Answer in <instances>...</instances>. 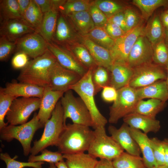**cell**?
<instances>
[{
  "label": "cell",
  "instance_id": "obj_40",
  "mask_svg": "<svg viewBox=\"0 0 168 168\" xmlns=\"http://www.w3.org/2000/svg\"><path fill=\"white\" fill-rule=\"evenodd\" d=\"M153 61L155 63L166 68L168 63V47L164 40L153 46Z\"/></svg>",
  "mask_w": 168,
  "mask_h": 168
},
{
  "label": "cell",
  "instance_id": "obj_58",
  "mask_svg": "<svg viewBox=\"0 0 168 168\" xmlns=\"http://www.w3.org/2000/svg\"><path fill=\"white\" fill-rule=\"evenodd\" d=\"M165 35L164 41V42L168 47V29H165Z\"/></svg>",
  "mask_w": 168,
  "mask_h": 168
},
{
  "label": "cell",
  "instance_id": "obj_54",
  "mask_svg": "<svg viewBox=\"0 0 168 168\" xmlns=\"http://www.w3.org/2000/svg\"><path fill=\"white\" fill-rule=\"evenodd\" d=\"M20 12L22 18L24 14L28 7L30 2V0H17Z\"/></svg>",
  "mask_w": 168,
  "mask_h": 168
},
{
  "label": "cell",
  "instance_id": "obj_10",
  "mask_svg": "<svg viewBox=\"0 0 168 168\" xmlns=\"http://www.w3.org/2000/svg\"><path fill=\"white\" fill-rule=\"evenodd\" d=\"M133 73L128 86L135 89L145 87L160 80H166V68L152 63L133 68Z\"/></svg>",
  "mask_w": 168,
  "mask_h": 168
},
{
  "label": "cell",
  "instance_id": "obj_5",
  "mask_svg": "<svg viewBox=\"0 0 168 168\" xmlns=\"http://www.w3.org/2000/svg\"><path fill=\"white\" fill-rule=\"evenodd\" d=\"M43 127L37 114L35 113L32 119L24 124L19 125L9 124L0 129V139L7 142L17 139L22 146L24 155L27 156L30 153L31 143L35 133Z\"/></svg>",
  "mask_w": 168,
  "mask_h": 168
},
{
  "label": "cell",
  "instance_id": "obj_57",
  "mask_svg": "<svg viewBox=\"0 0 168 168\" xmlns=\"http://www.w3.org/2000/svg\"><path fill=\"white\" fill-rule=\"evenodd\" d=\"M54 164L56 168H68L64 160L60 161Z\"/></svg>",
  "mask_w": 168,
  "mask_h": 168
},
{
  "label": "cell",
  "instance_id": "obj_14",
  "mask_svg": "<svg viewBox=\"0 0 168 168\" xmlns=\"http://www.w3.org/2000/svg\"><path fill=\"white\" fill-rule=\"evenodd\" d=\"M153 46L144 35L139 36L129 53L127 63L131 68L152 63Z\"/></svg>",
  "mask_w": 168,
  "mask_h": 168
},
{
  "label": "cell",
  "instance_id": "obj_26",
  "mask_svg": "<svg viewBox=\"0 0 168 168\" xmlns=\"http://www.w3.org/2000/svg\"><path fill=\"white\" fill-rule=\"evenodd\" d=\"M144 34L153 46L164 40L165 29L160 16L155 15L150 20L144 28Z\"/></svg>",
  "mask_w": 168,
  "mask_h": 168
},
{
  "label": "cell",
  "instance_id": "obj_60",
  "mask_svg": "<svg viewBox=\"0 0 168 168\" xmlns=\"http://www.w3.org/2000/svg\"><path fill=\"white\" fill-rule=\"evenodd\" d=\"M49 168H56L54 164L49 163Z\"/></svg>",
  "mask_w": 168,
  "mask_h": 168
},
{
  "label": "cell",
  "instance_id": "obj_22",
  "mask_svg": "<svg viewBox=\"0 0 168 168\" xmlns=\"http://www.w3.org/2000/svg\"><path fill=\"white\" fill-rule=\"evenodd\" d=\"M2 88L5 93L16 98L37 97L40 99L44 89V87L16 82H8L5 87Z\"/></svg>",
  "mask_w": 168,
  "mask_h": 168
},
{
  "label": "cell",
  "instance_id": "obj_3",
  "mask_svg": "<svg viewBox=\"0 0 168 168\" xmlns=\"http://www.w3.org/2000/svg\"><path fill=\"white\" fill-rule=\"evenodd\" d=\"M92 71V69H89L77 83L70 87V90L76 93L86 105L91 117L95 129L98 127H105L108 121L100 112L95 102Z\"/></svg>",
  "mask_w": 168,
  "mask_h": 168
},
{
  "label": "cell",
  "instance_id": "obj_21",
  "mask_svg": "<svg viewBox=\"0 0 168 168\" xmlns=\"http://www.w3.org/2000/svg\"><path fill=\"white\" fill-rule=\"evenodd\" d=\"M110 72V86L117 90L128 85L133 75V68L128 63H114Z\"/></svg>",
  "mask_w": 168,
  "mask_h": 168
},
{
  "label": "cell",
  "instance_id": "obj_25",
  "mask_svg": "<svg viewBox=\"0 0 168 168\" xmlns=\"http://www.w3.org/2000/svg\"><path fill=\"white\" fill-rule=\"evenodd\" d=\"M59 8L53 7L43 14L39 33L47 42H52L58 17Z\"/></svg>",
  "mask_w": 168,
  "mask_h": 168
},
{
  "label": "cell",
  "instance_id": "obj_11",
  "mask_svg": "<svg viewBox=\"0 0 168 168\" xmlns=\"http://www.w3.org/2000/svg\"><path fill=\"white\" fill-rule=\"evenodd\" d=\"M144 27L139 24L121 37L114 40L113 46L109 49L114 62L127 63L129 53L138 38L144 35Z\"/></svg>",
  "mask_w": 168,
  "mask_h": 168
},
{
  "label": "cell",
  "instance_id": "obj_45",
  "mask_svg": "<svg viewBox=\"0 0 168 168\" xmlns=\"http://www.w3.org/2000/svg\"><path fill=\"white\" fill-rule=\"evenodd\" d=\"M16 42L11 41L4 37H0V60H6L16 49Z\"/></svg>",
  "mask_w": 168,
  "mask_h": 168
},
{
  "label": "cell",
  "instance_id": "obj_56",
  "mask_svg": "<svg viewBox=\"0 0 168 168\" xmlns=\"http://www.w3.org/2000/svg\"><path fill=\"white\" fill-rule=\"evenodd\" d=\"M162 142L164 150L165 164L168 166V138L164 139Z\"/></svg>",
  "mask_w": 168,
  "mask_h": 168
},
{
  "label": "cell",
  "instance_id": "obj_47",
  "mask_svg": "<svg viewBox=\"0 0 168 168\" xmlns=\"http://www.w3.org/2000/svg\"><path fill=\"white\" fill-rule=\"evenodd\" d=\"M124 12L127 32L133 29L139 24V17L136 13L131 9H127Z\"/></svg>",
  "mask_w": 168,
  "mask_h": 168
},
{
  "label": "cell",
  "instance_id": "obj_48",
  "mask_svg": "<svg viewBox=\"0 0 168 168\" xmlns=\"http://www.w3.org/2000/svg\"><path fill=\"white\" fill-rule=\"evenodd\" d=\"M29 56L26 53L22 52H17L13 57L11 64L15 69H22L29 62Z\"/></svg>",
  "mask_w": 168,
  "mask_h": 168
},
{
  "label": "cell",
  "instance_id": "obj_51",
  "mask_svg": "<svg viewBox=\"0 0 168 168\" xmlns=\"http://www.w3.org/2000/svg\"><path fill=\"white\" fill-rule=\"evenodd\" d=\"M108 22H111L117 25L125 32H127L124 12H121L113 15L108 19Z\"/></svg>",
  "mask_w": 168,
  "mask_h": 168
},
{
  "label": "cell",
  "instance_id": "obj_30",
  "mask_svg": "<svg viewBox=\"0 0 168 168\" xmlns=\"http://www.w3.org/2000/svg\"><path fill=\"white\" fill-rule=\"evenodd\" d=\"M114 168H147L142 157L124 152L112 161Z\"/></svg>",
  "mask_w": 168,
  "mask_h": 168
},
{
  "label": "cell",
  "instance_id": "obj_35",
  "mask_svg": "<svg viewBox=\"0 0 168 168\" xmlns=\"http://www.w3.org/2000/svg\"><path fill=\"white\" fill-rule=\"evenodd\" d=\"M106 68L99 66L92 69V79L95 95L104 87L110 86V74Z\"/></svg>",
  "mask_w": 168,
  "mask_h": 168
},
{
  "label": "cell",
  "instance_id": "obj_29",
  "mask_svg": "<svg viewBox=\"0 0 168 168\" xmlns=\"http://www.w3.org/2000/svg\"><path fill=\"white\" fill-rule=\"evenodd\" d=\"M66 16L84 34H87L95 27L89 10L71 13Z\"/></svg>",
  "mask_w": 168,
  "mask_h": 168
},
{
  "label": "cell",
  "instance_id": "obj_18",
  "mask_svg": "<svg viewBox=\"0 0 168 168\" xmlns=\"http://www.w3.org/2000/svg\"><path fill=\"white\" fill-rule=\"evenodd\" d=\"M64 93L63 91L53 90L49 86L44 87L37 114L40 121L44 127L51 117L58 100L63 96Z\"/></svg>",
  "mask_w": 168,
  "mask_h": 168
},
{
  "label": "cell",
  "instance_id": "obj_12",
  "mask_svg": "<svg viewBox=\"0 0 168 168\" xmlns=\"http://www.w3.org/2000/svg\"><path fill=\"white\" fill-rule=\"evenodd\" d=\"M81 77L78 73L62 67L57 62L50 72L49 86L53 90L65 92Z\"/></svg>",
  "mask_w": 168,
  "mask_h": 168
},
{
  "label": "cell",
  "instance_id": "obj_16",
  "mask_svg": "<svg viewBox=\"0 0 168 168\" xmlns=\"http://www.w3.org/2000/svg\"><path fill=\"white\" fill-rule=\"evenodd\" d=\"M108 130L111 136L124 150L130 154L140 156L141 151L131 134L130 127L128 124L124 123L119 128L110 125Z\"/></svg>",
  "mask_w": 168,
  "mask_h": 168
},
{
  "label": "cell",
  "instance_id": "obj_38",
  "mask_svg": "<svg viewBox=\"0 0 168 168\" xmlns=\"http://www.w3.org/2000/svg\"><path fill=\"white\" fill-rule=\"evenodd\" d=\"M74 55L79 62L88 69H94L98 65L87 49L81 45L72 49Z\"/></svg>",
  "mask_w": 168,
  "mask_h": 168
},
{
  "label": "cell",
  "instance_id": "obj_62",
  "mask_svg": "<svg viewBox=\"0 0 168 168\" xmlns=\"http://www.w3.org/2000/svg\"><path fill=\"white\" fill-rule=\"evenodd\" d=\"M166 11L168 14V9Z\"/></svg>",
  "mask_w": 168,
  "mask_h": 168
},
{
  "label": "cell",
  "instance_id": "obj_52",
  "mask_svg": "<svg viewBox=\"0 0 168 168\" xmlns=\"http://www.w3.org/2000/svg\"><path fill=\"white\" fill-rule=\"evenodd\" d=\"M41 12L44 14L52 8L51 0H34Z\"/></svg>",
  "mask_w": 168,
  "mask_h": 168
},
{
  "label": "cell",
  "instance_id": "obj_33",
  "mask_svg": "<svg viewBox=\"0 0 168 168\" xmlns=\"http://www.w3.org/2000/svg\"><path fill=\"white\" fill-rule=\"evenodd\" d=\"M72 36V32L64 15L58 16L56 27L52 41L58 43L68 42Z\"/></svg>",
  "mask_w": 168,
  "mask_h": 168
},
{
  "label": "cell",
  "instance_id": "obj_42",
  "mask_svg": "<svg viewBox=\"0 0 168 168\" xmlns=\"http://www.w3.org/2000/svg\"><path fill=\"white\" fill-rule=\"evenodd\" d=\"M16 97L5 93L0 89V129L8 125V123L4 122V118L9 110L13 101Z\"/></svg>",
  "mask_w": 168,
  "mask_h": 168
},
{
  "label": "cell",
  "instance_id": "obj_2",
  "mask_svg": "<svg viewBox=\"0 0 168 168\" xmlns=\"http://www.w3.org/2000/svg\"><path fill=\"white\" fill-rule=\"evenodd\" d=\"M57 62L55 56L48 49L43 54L29 61L21 69L17 79L20 82L41 87L49 86L50 72Z\"/></svg>",
  "mask_w": 168,
  "mask_h": 168
},
{
  "label": "cell",
  "instance_id": "obj_43",
  "mask_svg": "<svg viewBox=\"0 0 168 168\" xmlns=\"http://www.w3.org/2000/svg\"><path fill=\"white\" fill-rule=\"evenodd\" d=\"M1 160L4 161L6 165V168H23L25 167H31L34 168H42V165L44 162H23L18 161L11 157L7 153H2L0 154Z\"/></svg>",
  "mask_w": 168,
  "mask_h": 168
},
{
  "label": "cell",
  "instance_id": "obj_46",
  "mask_svg": "<svg viewBox=\"0 0 168 168\" xmlns=\"http://www.w3.org/2000/svg\"><path fill=\"white\" fill-rule=\"evenodd\" d=\"M89 12L95 27L104 28L108 19L103 13L94 4L90 6Z\"/></svg>",
  "mask_w": 168,
  "mask_h": 168
},
{
  "label": "cell",
  "instance_id": "obj_23",
  "mask_svg": "<svg viewBox=\"0 0 168 168\" xmlns=\"http://www.w3.org/2000/svg\"><path fill=\"white\" fill-rule=\"evenodd\" d=\"M83 43L97 65L109 71L114 62L109 50L98 44L89 38H85Z\"/></svg>",
  "mask_w": 168,
  "mask_h": 168
},
{
  "label": "cell",
  "instance_id": "obj_34",
  "mask_svg": "<svg viewBox=\"0 0 168 168\" xmlns=\"http://www.w3.org/2000/svg\"><path fill=\"white\" fill-rule=\"evenodd\" d=\"M132 2L139 9L143 17L146 20L157 8L168 7V0H133Z\"/></svg>",
  "mask_w": 168,
  "mask_h": 168
},
{
  "label": "cell",
  "instance_id": "obj_13",
  "mask_svg": "<svg viewBox=\"0 0 168 168\" xmlns=\"http://www.w3.org/2000/svg\"><path fill=\"white\" fill-rule=\"evenodd\" d=\"M16 42L17 52H24L33 59L41 55L48 49L47 42L36 32L26 35Z\"/></svg>",
  "mask_w": 168,
  "mask_h": 168
},
{
  "label": "cell",
  "instance_id": "obj_31",
  "mask_svg": "<svg viewBox=\"0 0 168 168\" xmlns=\"http://www.w3.org/2000/svg\"><path fill=\"white\" fill-rule=\"evenodd\" d=\"M43 14L34 0H30V4L22 19L36 32L39 33Z\"/></svg>",
  "mask_w": 168,
  "mask_h": 168
},
{
  "label": "cell",
  "instance_id": "obj_4",
  "mask_svg": "<svg viewBox=\"0 0 168 168\" xmlns=\"http://www.w3.org/2000/svg\"><path fill=\"white\" fill-rule=\"evenodd\" d=\"M63 113L60 101L58 102L47 121L40 138L33 142L30 153L36 155L40 152L49 146H56L64 126Z\"/></svg>",
  "mask_w": 168,
  "mask_h": 168
},
{
  "label": "cell",
  "instance_id": "obj_36",
  "mask_svg": "<svg viewBox=\"0 0 168 168\" xmlns=\"http://www.w3.org/2000/svg\"><path fill=\"white\" fill-rule=\"evenodd\" d=\"M87 35L89 38L94 41V42L108 50L114 43V40L109 35L104 28L95 27Z\"/></svg>",
  "mask_w": 168,
  "mask_h": 168
},
{
  "label": "cell",
  "instance_id": "obj_49",
  "mask_svg": "<svg viewBox=\"0 0 168 168\" xmlns=\"http://www.w3.org/2000/svg\"><path fill=\"white\" fill-rule=\"evenodd\" d=\"M109 35L115 40L123 35L125 33L117 25L108 22L104 28Z\"/></svg>",
  "mask_w": 168,
  "mask_h": 168
},
{
  "label": "cell",
  "instance_id": "obj_61",
  "mask_svg": "<svg viewBox=\"0 0 168 168\" xmlns=\"http://www.w3.org/2000/svg\"><path fill=\"white\" fill-rule=\"evenodd\" d=\"M157 168H168V166L164 165L162 166H159Z\"/></svg>",
  "mask_w": 168,
  "mask_h": 168
},
{
  "label": "cell",
  "instance_id": "obj_59",
  "mask_svg": "<svg viewBox=\"0 0 168 168\" xmlns=\"http://www.w3.org/2000/svg\"><path fill=\"white\" fill-rule=\"evenodd\" d=\"M166 68L167 71V77L165 81L166 82L167 89L168 90V63L166 67Z\"/></svg>",
  "mask_w": 168,
  "mask_h": 168
},
{
  "label": "cell",
  "instance_id": "obj_7",
  "mask_svg": "<svg viewBox=\"0 0 168 168\" xmlns=\"http://www.w3.org/2000/svg\"><path fill=\"white\" fill-rule=\"evenodd\" d=\"M63 113L64 122L67 119L73 123L94 128L91 114L84 103L80 97H76L72 90L65 92L60 101Z\"/></svg>",
  "mask_w": 168,
  "mask_h": 168
},
{
  "label": "cell",
  "instance_id": "obj_19",
  "mask_svg": "<svg viewBox=\"0 0 168 168\" xmlns=\"http://www.w3.org/2000/svg\"><path fill=\"white\" fill-rule=\"evenodd\" d=\"M123 120L130 127L142 130L146 134L150 132L156 133L161 128L160 121L156 118L135 113L126 115L123 118Z\"/></svg>",
  "mask_w": 168,
  "mask_h": 168
},
{
  "label": "cell",
  "instance_id": "obj_6",
  "mask_svg": "<svg viewBox=\"0 0 168 168\" xmlns=\"http://www.w3.org/2000/svg\"><path fill=\"white\" fill-rule=\"evenodd\" d=\"M94 136L87 153L96 158L112 161L124 152V149L110 136L106 134L105 127L94 129Z\"/></svg>",
  "mask_w": 168,
  "mask_h": 168
},
{
  "label": "cell",
  "instance_id": "obj_39",
  "mask_svg": "<svg viewBox=\"0 0 168 168\" xmlns=\"http://www.w3.org/2000/svg\"><path fill=\"white\" fill-rule=\"evenodd\" d=\"M63 154L59 151L53 152L45 149L41 151V154L38 156L30 155L28 162H47L55 164L64 160Z\"/></svg>",
  "mask_w": 168,
  "mask_h": 168
},
{
  "label": "cell",
  "instance_id": "obj_50",
  "mask_svg": "<svg viewBox=\"0 0 168 168\" xmlns=\"http://www.w3.org/2000/svg\"><path fill=\"white\" fill-rule=\"evenodd\" d=\"M117 96V90L110 86L104 87L102 90L101 97L105 101L110 102L115 100Z\"/></svg>",
  "mask_w": 168,
  "mask_h": 168
},
{
  "label": "cell",
  "instance_id": "obj_15",
  "mask_svg": "<svg viewBox=\"0 0 168 168\" xmlns=\"http://www.w3.org/2000/svg\"><path fill=\"white\" fill-rule=\"evenodd\" d=\"M47 45L48 49L55 56L58 62L62 67L76 72L82 77L88 70L68 50L60 47L52 42H47Z\"/></svg>",
  "mask_w": 168,
  "mask_h": 168
},
{
  "label": "cell",
  "instance_id": "obj_17",
  "mask_svg": "<svg viewBox=\"0 0 168 168\" xmlns=\"http://www.w3.org/2000/svg\"><path fill=\"white\" fill-rule=\"evenodd\" d=\"M35 32V30L23 19L0 22V36L5 37L11 41L16 42L25 35Z\"/></svg>",
  "mask_w": 168,
  "mask_h": 168
},
{
  "label": "cell",
  "instance_id": "obj_28",
  "mask_svg": "<svg viewBox=\"0 0 168 168\" xmlns=\"http://www.w3.org/2000/svg\"><path fill=\"white\" fill-rule=\"evenodd\" d=\"M68 168H95L98 160L85 152L63 154Z\"/></svg>",
  "mask_w": 168,
  "mask_h": 168
},
{
  "label": "cell",
  "instance_id": "obj_1",
  "mask_svg": "<svg viewBox=\"0 0 168 168\" xmlns=\"http://www.w3.org/2000/svg\"><path fill=\"white\" fill-rule=\"evenodd\" d=\"M94 136V131L86 126L72 123L64 126L56 146L63 154L87 151Z\"/></svg>",
  "mask_w": 168,
  "mask_h": 168
},
{
  "label": "cell",
  "instance_id": "obj_20",
  "mask_svg": "<svg viewBox=\"0 0 168 168\" xmlns=\"http://www.w3.org/2000/svg\"><path fill=\"white\" fill-rule=\"evenodd\" d=\"M131 135L135 140L142 155V159L147 168H157L158 166L153 154L147 134L141 130L130 127Z\"/></svg>",
  "mask_w": 168,
  "mask_h": 168
},
{
  "label": "cell",
  "instance_id": "obj_41",
  "mask_svg": "<svg viewBox=\"0 0 168 168\" xmlns=\"http://www.w3.org/2000/svg\"><path fill=\"white\" fill-rule=\"evenodd\" d=\"M106 16L108 19L122 12L123 7L117 2L109 0H97L94 4Z\"/></svg>",
  "mask_w": 168,
  "mask_h": 168
},
{
  "label": "cell",
  "instance_id": "obj_53",
  "mask_svg": "<svg viewBox=\"0 0 168 168\" xmlns=\"http://www.w3.org/2000/svg\"><path fill=\"white\" fill-rule=\"evenodd\" d=\"M95 168H114L112 161L105 159L98 160Z\"/></svg>",
  "mask_w": 168,
  "mask_h": 168
},
{
  "label": "cell",
  "instance_id": "obj_55",
  "mask_svg": "<svg viewBox=\"0 0 168 168\" xmlns=\"http://www.w3.org/2000/svg\"><path fill=\"white\" fill-rule=\"evenodd\" d=\"M162 24L165 29H168V14L166 11L160 16Z\"/></svg>",
  "mask_w": 168,
  "mask_h": 168
},
{
  "label": "cell",
  "instance_id": "obj_32",
  "mask_svg": "<svg viewBox=\"0 0 168 168\" xmlns=\"http://www.w3.org/2000/svg\"><path fill=\"white\" fill-rule=\"evenodd\" d=\"M17 0L0 1V22L9 20L21 19Z\"/></svg>",
  "mask_w": 168,
  "mask_h": 168
},
{
  "label": "cell",
  "instance_id": "obj_27",
  "mask_svg": "<svg viewBox=\"0 0 168 168\" xmlns=\"http://www.w3.org/2000/svg\"><path fill=\"white\" fill-rule=\"evenodd\" d=\"M166 105V102L155 99H150L147 100H140L133 112L156 118V115L164 109Z\"/></svg>",
  "mask_w": 168,
  "mask_h": 168
},
{
  "label": "cell",
  "instance_id": "obj_8",
  "mask_svg": "<svg viewBox=\"0 0 168 168\" xmlns=\"http://www.w3.org/2000/svg\"><path fill=\"white\" fill-rule=\"evenodd\" d=\"M139 100L136 89L127 86L117 90V96L110 107L109 122L116 124L121 118L134 112Z\"/></svg>",
  "mask_w": 168,
  "mask_h": 168
},
{
  "label": "cell",
  "instance_id": "obj_9",
  "mask_svg": "<svg viewBox=\"0 0 168 168\" xmlns=\"http://www.w3.org/2000/svg\"><path fill=\"white\" fill-rule=\"evenodd\" d=\"M40 103L41 99L37 97L15 99L6 116L7 122L13 125L26 123L31 114L39 109Z\"/></svg>",
  "mask_w": 168,
  "mask_h": 168
},
{
  "label": "cell",
  "instance_id": "obj_44",
  "mask_svg": "<svg viewBox=\"0 0 168 168\" xmlns=\"http://www.w3.org/2000/svg\"><path fill=\"white\" fill-rule=\"evenodd\" d=\"M154 157L158 166L165 165L164 150L162 141L157 138H150Z\"/></svg>",
  "mask_w": 168,
  "mask_h": 168
},
{
  "label": "cell",
  "instance_id": "obj_24",
  "mask_svg": "<svg viewBox=\"0 0 168 168\" xmlns=\"http://www.w3.org/2000/svg\"><path fill=\"white\" fill-rule=\"evenodd\" d=\"M136 89L139 100L148 98L157 99L165 102L168 100V90L165 80H160Z\"/></svg>",
  "mask_w": 168,
  "mask_h": 168
},
{
  "label": "cell",
  "instance_id": "obj_37",
  "mask_svg": "<svg viewBox=\"0 0 168 168\" xmlns=\"http://www.w3.org/2000/svg\"><path fill=\"white\" fill-rule=\"evenodd\" d=\"M91 4L86 0H67L61 6L59 10L66 16L74 12L89 10Z\"/></svg>",
  "mask_w": 168,
  "mask_h": 168
}]
</instances>
